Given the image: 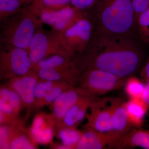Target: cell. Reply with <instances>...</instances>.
Wrapping results in <instances>:
<instances>
[{
  "mask_svg": "<svg viewBox=\"0 0 149 149\" xmlns=\"http://www.w3.org/2000/svg\"><path fill=\"white\" fill-rule=\"evenodd\" d=\"M96 34L87 69L102 70L126 78L140 69L143 54L130 37Z\"/></svg>",
  "mask_w": 149,
  "mask_h": 149,
  "instance_id": "1",
  "label": "cell"
},
{
  "mask_svg": "<svg viewBox=\"0 0 149 149\" xmlns=\"http://www.w3.org/2000/svg\"><path fill=\"white\" fill-rule=\"evenodd\" d=\"M92 8L97 33L130 37L136 29V15L131 0H97Z\"/></svg>",
  "mask_w": 149,
  "mask_h": 149,
  "instance_id": "2",
  "label": "cell"
},
{
  "mask_svg": "<svg viewBox=\"0 0 149 149\" xmlns=\"http://www.w3.org/2000/svg\"><path fill=\"white\" fill-rule=\"evenodd\" d=\"M126 78L102 70L87 69L79 77L77 88L88 96L98 97L124 87Z\"/></svg>",
  "mask_w": 149,
  "mask_h": 149,
  "instance_id": "3",
  "label": "cell"
},
{
  "mask_svg": "<svg viewBox=\"0 0 149 149\" xmlns=\"http://www.w3.org/2000/svg\"><path fill=\"white\" fill-rule=\"evenodd\" d=\"M113 99L98 98L91 107L85 128L102 132L109 133L111 130Z\"/></svg>",
  "mask_w": 149,
  "mask_h": 149,
  "instance_id": "4",
  "label": "cell"
},
{
  "mask_svg": "<svg viewBox=\"0 0 149 149\" xmlns=\"http://www.w3.org/2000/svg\"><path fill=\"white\" fill-rule=\"evenodd\" d=\"M93 31L92 22L81 15L67 29L65 36L72 50L81 51L91 40Z\"/></svg>",
  "mask_w": 149,
  "mask_h": 149,
  "instance_id": "5",
  "label": "cell"
},
{
  "mask_svg": "<svg viewBox=\"0 0 149 149\" xmlns=\"http://www.w3.org/2000/svg\"><path fill=\"white\" fill-rule=\"evenodd\" d=\"M55 119L52 114L37 115L34 118L30 128L29 134L35 144L47 145L52 143L54 136V127Z\"/></svg>",
  "mask_w": 149,
  "mask_h": 149,
  "instance_id": "6",
  "label": "cell"
},
{
  "mask_svg": "<svg viewBox=\"0 0 149 149\" xmlns=\"http://www.w3.org/2000/svg\"><path fill=\"white\" fill-rule=\"evenodd\" d=\"M98 98L89 96L81 98L67 111L58 127L77 128L85 118L88 109Z\"/></svg>",
  "mask_w": 149,
  "mask_h": 149,
  "instance_id": "7",
  "label": "cell"
},
{
  "mask_svg": "<svg viewBox=\"0 0 149 149\" xmlns=\"http://www.w3.org/2000/svg\"><path fill=\"white\" fill-rule=\"evenodd\" d=\"M38 77L36 74L29 72L23 76L14 77L9 84V88L17 93L25 106L30 107L35 104L34 91Z\"/></svg>",
  "mask_w": 149,
  "mask_h": 149,
  "instance_id": "8",
  "label": "cell"
},
{
  "mask_svg": "<svg viewBox=\"0 0 149 149\" xmlns=\"http://www.w3.org/2000/svg\"><path fill=\"white\" fill-rule=\"evenodd\" d=\"M118 140L110 132L104 133L85 128L76 149H110Z\"/></svg>",
  "mask_w": 149,
  "mask_h": 149,
  "instance_id": "9",
  "label": "cell"
},
{
  "mask_svg": "<svg viewBox=\"0 0 149 149\" xmlns=\"http://www.w3.org/2000/svg\"><path fill=\"white\" fill-rule=\"evenodd\" d=\"M85 96L88 95L80 88L70 87L64 91L51 104L52 110V114L55 119L57 125L61 122L68 109Z\"/></svg>",
  "mask_w": 149,
  "mask_h": 149,
  "instance_id": "10",
  "label": "cell"
},
{
  "mask_svg": "<svg viewBox=\"0 0 149 149\" xmlns=\"http://www.w3.org/2000/svg\"><path fill=\"white\" fill-rule=\"evenodd\" d=\"M79 11L73 7L66 6L58 10L45 11L42 14L41 18L47 24L61 30L68 24H73L81 16L78 14Z\"/></svg>",
  "mask_w": 149,
  "mask_h": 149,
  "instance_id": "11",
  "label": "cell"
},
{
  "mask_svg": "<svg viewBox=\"0 0 149 149\" xmlns=\"http://www.w3.org/2000/svg\"><path fill=\"white\" fill-rule=\"evenodd\" d=\"M112 106L111 130L110 133L118 139L121 136L128 133L133 129V127L128 120L125 102L120 99H113Z\"/></svg>",
  "mask_w": 149,
  "mask_h": 149,
  "instance_id": "12",
  "label": "cell"
},
{
  "mask_svg": "<svg viewBox=\"0 0 149 149\" xmlns=\"http://www.w3.org/2000/svg\"><path fill=\"white\" fill-rule=\"evenodd\" d=\"M136 147L149 149V130L133 128L118 139L110 149H132Z\"/></svg>",
  "mask_w": 149,
  "mask_h": 149,
  "instance_id": "13",
  "label": "cell"
},
{
  "mask_svg": "<svg viewBox=\"0 0 149 149\" xmlns=\"http://www.w3.org/2000/svg\"><path fill=\"white\" fill-rule=\"evenodd\" d=\"M8 66L16 77L29 73L33 65L28 52L25 49L15 47L9 55Z\"/></svg>",
  "mask_w": 149,
  "mask_h": 149,
  "instance_id": "14",
  "label": "cell"
},
{
  "mask_svg": "<svg viewBox=\"0 0 149 149\" xmlns=\"http://www.w3.org/2000/svg\"><path fill=\"white\" fill-rule=\"evenodd\" d=\"M128 120L133 128H140L143 123L144 118L149 107L143 99H129L125 102Z\"/></svg>",
  "mask_w": 149,
  "mask_h": 149,
  "instance_id": "15",
  "label": "cell"
},
{
  "mask_svg": "<svg viewBox=\"0 0 149 149\" xmlns=\"http://www.w3.org/2000/svg\"><path fill=\"white\" fill-rule=\"evenodd\" d=\"M35 26L32 19H23L19 24L14 34L13 43L16 47L26 49L29 47L35 35Z\"/></svg>",
  "mask_w": 149,
  "mask_h": 149,
  "instance_id": "16",
  "label": "cell"
},
{
  "mask_svg": "<svg viewBox=\"0 0 149 149\" xmlns=\"http://www.w3.org/2000/svg\"><path fill=\"white\" fill-rule=\"evenodd\" d=\"M49 41L47 37L42 33L35 34L29 46V57L33 66L45 58L47 52Z\"/></svg>",
  "mask_w": 149,
  "mask_h": 149,
  "instance_id": "17",
  "label": "cell"
},
{
  "mask_svg": "<svg viewBox=\"0 0 149 149\" xmlns=\"http://www.w3.org/2000/svg\"><path fill=\"white\" fill-rule=\"evenodd\" d=\"M83 132L76 128L61 127L58 128L57 136L62 144L68 147L69 149H75Z\"/></svg>",
  "mask_w": 149,
  "mask_h": 149,
  "instance_id": "18",
  "label": "cell"
},
{
  "mask_svg": "<svg viewBox=\"0 0 149 149\" xmlns=\"http://www.w3.org/2000/svg\"><path fill=\"white\" fill-rule=\"evenodd\" d=\"M123 87L125 93L130 99H143L145 84L135 75L126 78Z\"/></svg>",
  "mask_w": 149,
  "mask_h": 149,
  "instance_id": "19",
  "label": "cell"
},
{
  "mask_svg": "<svg viewBox=\"0 0 149 149\" xmlns=\"http://www.w3.org/2000/svg\"><path fill=\"white\" fill-rule=\"evenodd\" d=\"M74 87L67 82H56L44 98L36 104L37 107L51 104L64 91L70 87Z\"/></svg>",
  "mask_w": 149,
  "mask_h": 149,
  "instance_id": "20",
  "label": "cell"
},
{
  "mask_svg": "<svg viewBox=\"0 0 149 149\" xmlns=\"http://www.w3.org/2000/svg\"><path fill=\"white\" fill-rule=\"evenodd\" d=\"M36 145L31 138L29 139L25 134L13 130L9 149H33L36 148Z\"/></svg>",
  "mask_w": 149,
  "mask_h": 149,
  "instance_id": "21",
  "label": "cell"
},
{
  "mask_svg": "<svg viewBox=\"0 0 149 149\" xmlns=\"http://www.w3.org/2000/svg\"><path fill=\"white\" fill-rule=\"evenodd\" d=\"M136 29L143 42L149 43V7L137 18Z\"/></svg>",
  "mask_w": 149,
  "mask_h": 149,
  "instance_id": "22",
  "label": "cell"
},
{
  "mask_svg": "<svg viewBox=\"0 0 149 149\" xmlns=\"http://www.w3.org/2000/svg\"><path fill=\"white\" fill-rule=\"evenodd\" d=\"M59 70V69L39 68L37 69V74L41 80L54 82H65L63 75Z\"/></svg>",
  "mask_w": 149,
  "mask_h": 149,
  "instance_id": "23",
  "label": "cell"
},
{
  "mask_svg": "<svg viewBox=\"0 0 149 149\" xmlns=\"http://www.w3.org/2000/svg\"><path fill=\"white\" fill-rule=\"evenodd\" d=\"M66 60L62 56L54 55L47 58H44L38 63L36 66L39 68H54L59 69L66 63Z\"/></svg>",
  "mask_w": 149,
  "mask_h": 149,
  "instance_id": "24",
  "label": "cell"
},
{
  "mask_svg": "<svg viewBox=\"0 0 149 149\" xmlns=\"http://www.w3.org/2000/svg\"><path fill=\"white\" fill-rule=\"evenodd\" d=\"M56 83V82L42 80L40 81L38 80L35 86L34 91L35 101L34 105H35L41 101L47 93L52 89Z\"/></svg>",
  "mask_w": 149,
  "mask_h": 149,
  "instance_id": "25",
  "label": "cell"
},
{
  "mask_svg": "<svg viewBox=\"0 0 149 149\" xmlns=\"http://www.w3.org/2000/svg\"><path fill=\"white\" fill-rule=\"evenodd\" d=\"M13 130L6 125H1L0 128L1 149H9L10 143Z\"/></svg>",
  "mask_w": 149,
  "mask_h": 149,
  "instance_id": "26",
  "label": "cell"
},
{
  "mask_svg": "<svg viewBox=\"0 0 149 149\" xmlns=\"http://www.w3.org/2000/svg\"><path fill=\"white\" fill-rule=\"evenodd\" d=\"M8 101L12 107L15 114L18 113L21 109L23 103L19 95L16 92L10 88H9Z\"/></svg>",
  "mask_w": 149,
  "mask_h": 149,
  "instance_id": "27",
  "label": "cell"
},
{
  "mask_svg": "<svg viewBox=\"0 0 149 149\" xmlns=\"http://www.w3.org/2000/svg\"><path fill=\"white\" fill-rule=\"evenodd\" d=\"M21 0H0L1 13H11L18 9Z\"/></svg>",
  "mask_w": 149,
  "mask_h": 149,
  "instance_id": "28",
  "label": "cell"
},
{
  "mask_svg": "<svg viewBox=\"0 0 149 149\" xmlns=\"http://www.w3.org/2000/svg\"><path fill=\"white\" fill-rule=\"evenodd\" d=\"M136 15V21L138 17L149 7V0H131Z\"/></svg>",
  "mask_w": 149,
  "mask_h": 149,
  "instance_id": "29",
  "label": "cell"
},
{
  "mask_svg": "<svg viewBox=\"0 0 149 149\" xmlns=\"http://www.w3.org/2000/svg\"><path fill=\"white\" fill-rule=\"evenodd\" d=\"M97 0H72L71 4L73 7L79 10L91 8Z\"/></svg>",
  "mask_w": 149,
  "mask_h": 149,
  "instance_id": "30",
  "label": "cell"
},
{
  "mask_svg": "<svg viewBox=\"0 0 149 149\" xmlns=\"http://www.w3.org/2000/svg\"><path fill=\"white\" fill-rule=\"evenodd\" d=\"M44 5L49 7L56 8L66 6L71 3L72 0H40Z\"/></svg>",
  "mask_w": 149,
  "mask_h": 149,
  "instance_id": "31",
  "label": "cell"
},
{
  "mask_svg": "<svg viewBox=\"0 0 149 149\" xmlns=\"http://www.w3.org/2000/svg\"><path fill=\"white\" fill-rule=\"evenodd\" d=\"M0 111L6 116L8 118L16 115L8 101L2 100H0Z\"/></svg>",
  "mask_w": 149,
  "mask_h": 149,
  "instance_id": "32",
  "label": "cell"
},
{
  "mask_svg": "<svg viewBox=\"0 0 149 149\" xmlns=\"http://www.w3.org/2000/svg\"><path fill=\"white\" fill-rule=\"evenodd\" d=\"M146 83L143 99L145 103L149 107V79L146 81Z\"/></svg>",
  "mask_w": 149,
  "mask_h": 149,
  "instance_id": "33",
  "label": "cell"
},
{
  "mask_svg": "<svg viewBox=\"0 0 149 149\" xmlns=\"http://www.w3.org/2000/svg\"><path fill=\"white\" fill-rule=\"evenodd\" d=\"M24 1H25V0H21L22 2Z\"/></svg>",
  "mask_w": 149,
  "mask_h": 149,
  "instance_id": "34",
  "label": "cell"
},
{
  "mask_svg": "<svg viewBox=\"0 0 149 149\" xmlns=\"http://www.w3.org/2000/svg\"></svg>",
  "mask_w": 149,
  "mask_h": 149,
  "instance_id": "35",
  "label": "cell"
}]
</instances>
